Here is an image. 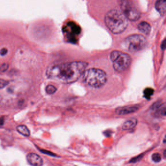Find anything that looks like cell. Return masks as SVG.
I'll return each instance as SVG.
<instances>
[{"label":"cell","instance_id":"6da1fadb","mask_svg":"<svg viewBox=\"0 0 166 166\" xmlns=\"http://www.w3.org/2000/svg\"><path fill=\"white\" fill-rule=\"evenodd\" d=\"M88 64L84 61H73L51 66L47 68L46 75L51 80L62 84L77 81L83 75Z\"/></svg>","mask_w":166,"mask_h":166},{"label":"cell","instance_id":"7a4b0ae2","mask_svg":"<svg viewBox=\"0 0 166 166\" xmlns=\"http://www.w3.org/2000/svg\"><path fill=\"white\" fill-rule=\"evenodd\" d=\"M105 23L113 34H119L126 29L128 25V20L122 11L114 9L109 11L106 14Z\"/></svg>","mask_w":166,"mask_h":166},{"label":"cell","instance_id":"3957f363","mask_svg":"<svg viewBox=\"0 0 166 166\" xmlns=\"http://www.w3.org/2000/svg\"><path fill=\"white\" fill-rule=\"evenodd\" d=\"M82 75L85 83L94 88L103 86L107 81V75L106 72L99 68L86 69Z\"/></svg>","mask_w":166,"mask_h":166},{"label":"cell","instance_id":"277c9868","mask_svg":"<svg viewBox=\"0 0 166 166\" xmlns=\"http://www.w3.org/2000/svg\"><path fill=\"white\" fill-rule=\"evenodd\" d=\"M110 58L113 63L114 68L118 72H123L127 70L132 62L130 55L119 50L112 51Z\"/></svg>","mask_w":166,"mask_h":166},{"label":"cell","instance_id":"5b68a950","mask_svg":"<svg viewBox=\"0 0 166 166\" xmlns=\"http://www.w3.org/2000/svg\"><path fill=\"white\" fill-rule=\"evenodd\" d=\"M146 38L141 35H133L129 36L124 41L125 47L132 52L142 50L146 46Z\"/></svg>","mask_w":166,"mask_h":166},{"label":"cell","instance_id":"8992f818","mask_svg":"<svg viewBox=\"0 0 166 166\" xmlns=\"http://www.w3.org/2000/svg\"><path fill=\"white\" fill-rule=\"evenodd\" d=\"M121 9L128 20L136 21L139 19L141 14L133 3L130 0H122L120 3Z\"/></svg>","mask_w":166,"mask_h":166},{"label":"cell","instance_id":"52a82bcc","mask_svg":"<svg viewBox=\"0 0 166 166\" xmlns=\"http://www.w3.org/2000/svg\"><path fill=\"white\" fill-rule=\"evenodd\" d=\"M26 160L32 166H42L44 163L42 158L36 153H28L26 155Z\"/></svg>","mask_w":166,"mask_h":166},{"label":"cell","instance_id":"ba28073f","mask_svg":"<svg viewBox=\"0 0 166 166\" xmlns=\"http://www.w3.org/2000/svg\"><path fill=\"white\" fill-rule=\"evenodd\" d=\"M139 108L135 106H130L117 108L115 111V112L117 115H127L137 111Z\"/></svg>","mask_w":166,"mask_h":166},{"label":"cell","instance_id":"9c48e42d","mask_svg":"<svg viewBox=\"0 0 166 166\" xmlns=\"http://www.w3.org/2000/svg\"><path fill=\"white\" fill-rule=\"evenodd\" d=\"M64 31L70 35H74L75 34H79L80 32V27L77 26L75 23H69L68 24V25L66 26Z\"/></svg>","mask_w":166,"mask_h":166},{"label":"cell","instance_id":"30bf717a","mask_svg":"<svg viewBox=\"0 0 166 166\" xmlns=\"http://www.w3.org/2000/svg\"><path fill=\"white\" fill-rule=\"evenodd\" d=\"M137 120L135 118H131L129 119L124 124H123L122 126V130H130L137 126Z\"/></svg>","mask_w":166,"mask_h":166},{"label":"cell","instance_id":"8fae6325","mask_svg":"<svg viewBox=\"0 0 166 166\" xmlns=\"http://www.w3.org/2000/svg\"><path fill=\"white\" fill-rule=\"evenodd\" d=\"M155 7L160 15H164L166 11V0H157Z\"/></svg>","mask_w":166,"mask_h":166},{"label":"cell","instance_id":"7c38bea8","mask_svg":"<svg viewBox=\"0 0 166 166\" xmlns=\"http://www.w3.org/2000/svg\"><path fill=\"white\" fill-rule=\"evenodd\" d=\"M139 30L145 35H149L151 31V26L150 24L146 21H142L138 25Z\"/></svg>","mask_w":166,"mask_h":166},{"label":"cell","instance_id":"4fadbf2b","mask_svg":"<svg viewBox=\"0 0 166 166\" xmlns=\"http://www.w3.org/2000/svg\"><path fill=\"white\" fill-rule=\"evenodd\" d=\"M16 130L17 132L21 134V135H23L25 137H29L30 135V132L27 127L24 125H18L16 127Z\"/></svg>","mask_w":166,"mask_h":166},{"label":"cell","instance_id":"5bb4252c","mask_svg":"<svg viewBox=\"0 0 166 166\" xmlns=\"http://www.w3.org/2000/svg\"><path fill=\"white\" fill-rule=\"evenodd\" d=\"M57 90V89L56 88V86L52 85H48L46 88V92L48 94H54L56 92Z\"/></svg>","mask_w":166,"mask_h":166},{"label":"cell","instance_id":"9a60e30c","mask_svg":"<svg viewBox=\"0 0 166 166\" xmlns=\"http://www.w3.org/2000/svg\"><path fill=\"white\" fill-rule=\"evenodd\" d=\"M153 93H154V90L153 89L151 88H146L144 91V94L145 98L148 99H149L151 98V96L153 95Z\"/></svg>","mask_w":166,"mask_h":166},{"label":"cell","instance_id":"2e32d148","mask_svg":"<svg viewBox=\"0 0 166 166\" xmlns=\"http://www.w3.org/2000/svg\"><path fill=\"white\" fill-rule=\"evenodd\" d=\"M151 159L155 163H159L161 161L162 157L160 153H153L151 155Z\"/></svg>","mask_w":166,"mask_h":166},{"label":"cell","instance_id":"e0dca14e","mask_svg":"<svg viewBox=\"0 0 166 166\" xmlns=\"http://www.w3.org/2000/svg\"><path fill=\"white\" fill-rule=\"evenodd\" d=\"M143 154H141V155H139L137 156H135L134 158H132L129 161V163H135L137 162H138L139 161H140L141 160L143 157Z\"/></svg>","mask_w":166,"mask_h":166},{"label":"cell","instance_id":"ac0fdd59","mask_svg":"<svg viewBox=\"0 0 166 166\" xmlns=\"http://www.w3.org/2000/svg\"><path fill=\"white\" fill-rule=\"evenodd\" d=\"M9 84V82L7 80L0 79V90L4 88L7 86Z\"/></svg>","mask_w":166,"mask_h":166},{"label":"cell","instance_id":"d6986e66","mask_svg":"<svg viewBox=\"0 0 166 166\" xmlns=\"http://www.w3.org/2000/svg\"><path fill=\"white\" fill-rule=\"evenodd\" d=\"M9 65L7 63L2 64L0 66V72H5L8 70Z\"/></svg>","mask_w":166,"mask_h":166},{"label":"cell","instance_id":"ffe728a7","mask_svg":"<svg viewBox=\"0 0 166 166\" xmlns=\"http://www.w3.org/2000/svg\"><path fill=\"white\" fill-rule=\"evenodd\" d=\"M39 151H41V153H44V154H46V155H50V156H53V157H59V156H58L57 155L55 154V153H53L52 152H50V151H46V150H41V149H39Z\"/></svg>","mask_w":166,"mask_h":166},{"label":"cell","instance_id":"44dd1931","mask_svg":"<svg viewBox=\"0 0 166 166\" xmlns=\"http://www.w3.org/2000/svg\"><path fill=\"white\" fill-rule=\"evenodd\" d=\"M8 52V50L5 48H3L2 49L0 50V55L3 56L6 55Z\"/></svg>","mask_w":166,"mask_h":166},{"label":"cell","instance_id":"7402d4cb","mask_svg":"<svg viewBox=\"0 0 166 166\" xmlns=\"http://www.w3.org/2000/svg\"><path fill=\"white\" fill-rule=\"evenodd\" d=\"M165 48H166V41L165 40L162 42V45H161V48L163 50H164L165 49Z\"/></svg>","mask_w":166,"mask_h":166},{"label":"cell","instance_id":"603a6c76","mask_svg":"<svg viewBox=\"0 0 166 166\" xmlns=\"http://www.w3.org/2000/svg\"><path fill=\"white\" fill-rule=\"evenodd\" d=\"M4 124V120L2 118H0V126H2Z\"/></svg>","mask_w":166,"mask_h":166},{"label":"cell","instance_id":"cb8c5ba5","mask_svg":"<svg viewBox=\"0 0 166 166\" xmlns=\"http://www.w3.org/2000/svg\"><path fill=\"white\" fill-rule=\"evenodd\" d=\"M166 151L165 150L164 151V156L165 157H166Z\"/></svg>","mask_w":166,"mask_h":166}]
</instances>
